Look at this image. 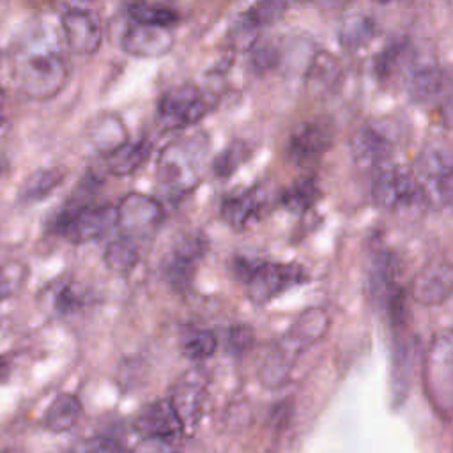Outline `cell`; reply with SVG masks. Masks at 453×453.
Instances as JSON below:
<instances>
[{
    "instance_id": "obj_1",
    "label": "cell",
    "mask_w": 453,
    "mask_h": 453,
    "mask_svg": "<svg viewBox=\"0 0 453 453\" xmlns=\"http://www.w3.org/2000/svg\"><path fill=\"white\" fill-rule=\"evenodd\" d=\"M329 327V317L324 310L311 308L304 311L278 342V345L265 357L260 375L264 384L274 388L285 384L294 361L317 340L324 336Z\"/></svg>"
},
{
    "instance_id": "obj_2",
    "label": "cell",
    "mask_w": 453,
    "mask_h": 453,
    "mask_svg": "<svg viewBox=\"0 0 453 453\" xmlns=\"http://www.w3.org/2000/svg\"><path fill=\"white\" fill-rule=\"evenodd\" d=\"M207 142L202 134L168 143L157 161V182L168 196L189 193L202 177Z\"/></svg>"
},
{
    "instance_id": "obj_3",
    "label": "cell",
    "mask_w": 453,
    "mask_h": 453,
    "mask_svg": "<svg viewBox=\"0 0 453 453\" xmlns=\"http://www.w3.org/2000/svg\"><path fill=\"white\" fill-rule=\"evenodd\" d=\"M69 76L67 64L57 50H35L14 60L12 81L21 96L35 101L55 97Z\"/></svg>"
},
{
    "instance_id": "obj_4",
    "label": "cell",
    "mask_w": 453,
    "mask_h": 453,
    "mask_svg": "<svg viewBox=\"0 0 453 453\" xmlns=\"http://www.w3.org/2000/svg\"><path fill=\"white\" fill-rule=\"evenodd\" d=\"M234 274L244 283L251 303L262 306L308 280L304 267L297 264L265 262L251 258H235L232 264Z\"/></svg>"
},
{
    "instance_id": "obj_5",
    "label": "cell",
    "mask_w": 453,
    "mask_h": 453,
    "mask_svg": "<svg viewBox=\"0 0 453 453\" xmlns=\"http://www.w3.org/2000/svg\"><path fill=\"white\" fill-rule=\"evenodd\" d=\"M50 226L67 242H90L117 226V207L111 203L69 202L55 214Z\"/></svg>"
},
{
    "instance_id": "obj_6",
    "label": "cell",
    "mask_w": 453,
    "mask_h": 453,
    "mask_svg": "<svg viewBox=\"0 0 453 453\" xmlns=\"http://www.w3.org/2000/svg\"><path fill=\"white\" fill-rule=\"evenodd\" d=\"M425 203L444 205L453 198V149L444 140L428 142L412 170Z\"/></svg>"
},
{
    "instance_id": "obj_7",
    "label": "cell",
    "mask_w": 453,
    "mask_h": 453,
    "mask_svg": "<svg viewBox=\"0 0 453 453\" xmlns=\"http://www.w3.org/2000/svg\"><path fill=\"white\" fill-rule=\"evenodd\" d=\"M425 388L434 407L453 416V329L437 333L425 359Z\"/></svg>"
},
{
    "instance_id": "obj_8",
    "label": "cell",
    "mask_w": 453,
    "mask_h": 453,
    "mask_svg": "<svg viewBox=\"0 0 453 453\" xmlns=\"http://www.w3.org/2000/svg\"><path fill=\"white\" fill-rule=\"evenodd\" d=\"M211 108V101L196 85H177L157 103V122L165 129H182L196 124Z\"/></svg>"
},
{
    "instance_id": "obj_9",
    "label": "cell",
    "mask_w": 453,
    "mask_h": 453,
    "mask_svg": "<svg viewBox=\"0 0 453 453\" xmlns=\"http://www.w3.org/2000/svg\"><path fill=\"white\" fill-rule=\"evenodd\" d=\"M373 202L386 211H400L416 203H425L419 184L412 173L398 165H386L373 175Z\"/></svg>"
},
{
    "instance_id": "obj_10",
    "label": "cell",
    "mask_w": 453,
    "mask_h": 453,
    "mask_svg": "<svg viewBox=\"0 0 453 453\" xmlns=\"http://www.w3.org/2000/svg\"><path fill=\"white\" fill-rule=\"evenodd\" d=\"M115 207L120 235L134 242L154 235L165 219L161 202L143 193H129Z\"/></svg>"
},
{
    "instance_id": "obj_11",
    "label": "cell",
    "mask_w": 453,
    "mask_h": 453,
    "mask_svg": "<svg viewBox=\"0 0 453 453\" xmlns=\"http://www.w3.org/2000/svg\"><path fill=\"white\" fill-rule=\"evenodd\" d=\"M453 294V264L442 258L425 264L411 283V296L423 306L442 304Z\"/></svg>"
},
{
    "instance_id": "obj_12",
    "label": "cell",
    "mask_w": 453,
    "mask_h": 453,
    "mask_svg": "<svg viewBox=\"0 0 453 453\" xmlns=\"http://www.w3.org/2000/svg\"><path fill=\"white\" fill-rule=\"evenodd\" d=\"M333 145V131L322 120L301 124L288 138L287 156L292 163L306 166L317 163Z\"/></svg>"
},
{
    "instance_id": "obj_13",
    "label": "cell",
    "mask_w": 453,
    "mask_h": 453,
    "mask_svg": "<svg viewBox=\"0 0 453 453\" xmlns=\"http://www.w3.org/2000/svg\"><path fill=\"white\" fill-rule=\"evenodd\" d=\"M168 402L180 421L182 432L193 430L202 418L205 403V379L198 372H188L173 384Z\"/></svg>"
},
{
    "instance_id": "obj_14",
    "label": "cell",
    "mask_w": 453,
    "mask_h": 453,
    "mask_svg": "<svg viewBox=\"0 0 453 453\" xmlns=\"http://www.w3.org/2000/svg\"><path fill=\"white\" fill-rule=\"evenodd\" d=\"M349 149L356 165L363 170H380L389 165L393 154L391 140L373 126L357 127L349 142Z\"/></svg>"
},
{
    "instance_id": "obj_15",
    "label": "cell",
    "mask_w": 453,
    "mask_h": 453,
    "mask_svg": "<svg viewBox=\"0 0 453 453\" xmlns=\"http://www.w3.org/2000/svg\"><path fill=\"white\" fill-rule=\"evenodd\" d=\"M62 32L69 48L78 55H94L103 41L97 18L85 9H67L60 18Z\"/></svg>"
},
{
    "instance_id": "obj_16",
    "label": "cell",
    "mask_w": 453,
    "mask_h": 453,
    "mask_svg": "<svg viewBox=\"0 0 453 453\" xmlns=\"http://www.w3.org/2000/svg\"><path fill=\"white\" fill-rule=\"evenodd\" d=\"M133 428L142 439H177L182 434L180 421L168 398L142 407L133 419Z\"/></svg>"
},
{
    "instance_id": "obj_17",
    "label": "cell",
    "mask_w": 453,
    "mask_h": 453,
    "mask_svg": "<svg viewBox=\"0 0 453 453\" xmlns=\"http://www.w3.org/2000/svg\"><path fill=\"white\" fill-rule=\"evenodd\" d=\"M203 253H205V241L202 237L188 235L180 239L175 244L173 251L170 253L163 267L166 281L179 290L186 288L193 281L196 265L203 257Z\"/></svg>"
},
{
    "instance_id": "obj_18",
    "label": "cell",
    "mask_w": 453,
    "mask_h": 453,
    "mask_svg": "<svg viewBox=\"0 0 453 453\" xmlns=\"http://www.w3.org/2000/svg\"><path fill=\"white\" fill-rule=\"evenodd\" d=\"M285 7L287 4H280V2H260L246 9L244 12H241L228 32L234 48L237 50L251 48L258 37L260 28L278 19L285 11Z\"/></svg>"
},
{
    "instance_id": "obj_19",
    "label": "cell",
    "mask_w": 453,
    "mask_h": 453,
    "mask_svg": "<svg viewBox=\"0 0 453 453\" xmlns=\"http://www.w3.org/2000/svg\"><path fill=\"white\" fill-rule=\"evenodd\" d=\"M41 301L50 313L65 319L83 311L92 301V296L85 287L71 280H58L41 292Z\"/></svg>"
},
{
    "instance_id": "obj_20",
    "label": "cell",
    "mask_w": 453,
    "mask_h": 453,
    "mask_svg": "<svg viewBox=\"0 0 453 453\" xmlns=\"http://www.w3.org/2000/svg\"><path fill=\"white\" fill-rule=\"evenodd\" d=\"M265 202H267V189L262 184H258L250 189H244L242 193L225 198L221 203L219 214L223 221H226L232 228L241 230V228H246L251 221H255L260 216Z\"/></svg>"
},
{
    "instance_id": "obj_21",
    "label": "cell",
    "mask_w": 453,
    "mask_h": 453,
    "mask_svg": "<svg viewBox=\"0 0 453 453\" xmlns=\"http://www.w3.org/2000/svg\"><path fill=\"white\" fill-rule=\"evenodd\" d=\"M173 44L172 28L133 23L122 37L124 51L136 57H161Z\"/></svg>"
},
{
    "instance_id": "obj_22",
    "label": "cell",
    "mask_w": 453,
    "mask_h": 453,
    "mask_svg": "<svg viewBox=\"0 0 453 453\" xmlns=\"http://www.w3.org/2000/svg\"><path fill=\"white\" fill-rule=\"evenodd\" d=\"M444 71L434 62H421L409 71V90L416 101H432L444 88Z\"/></svg>"
},
{
    "instance_id": "obj_23",
    "label": "cell",
    "mask_w": 453,
    "mask_h": 453,
    "mask_svg": "<svg viewBox=\"0 0 453 453\" xmlns=\"http://www.w3.org/2000/svg\"><path fill=\"white\" fill-rule=\"evenodd\" d=\"M81 416V402L73 393L57 395L44 412V426L50 432L62 434L71 430Z\"/></svg>"
},
{
    "instance_id": "obj_24",
    "label": "cell",
    "mask_w": 453,
    "mask_h": 453,
    "mask_svg": "<svg viewBox=\"0 0 453 453\" xmlns=\"http://www.w3.org/2000/svg\"><path fill=\"white\" fill-rule=\"evenodd\" d=\"M150 143L142 138L138 142H127L122 147L106 154V168L113 175H131L134 173L149 157Z\"/></svg>"
},
{
    "instance_id": "obj_25",
    "label": "cell",
    "mask_w": 453,
    "mask_h": 453,
    "mask_svg": "<svg viewBox=\"0 0 453 453\" xmlns=\"http://www.w3.org/2000/svg\"><path fill=\"white\" fill-rule=\"evenodd\" d=\"M65 179V170L53 166V168H41L28 175L19 188V200L27 203L41 202L50 193H53Z\"/></svg>"
},
{
    "instance_id": "obj_26",
    "label": "cell",
    "mask_w": 453,
    "mask_h": 453,
    "mask_svg": "<svg viewBox=\"0 0 453 453\" xmlns=\"http://www.w3.org/2000/svg\"><path fill=\"white\" fill-rule=\"evenodd\" d=\"M103 262L104 265L120 276H127L136 264L140 262V250H138V242L127 239V237H119L115 241H111L104 253H103Z\"/></svg>"
},
{
    "instance_id": "obj_27",
    "label": "cell",
    "mask_w": 453,
    "mask_h": 453,
    "mask_svg": "<svg viewBox=\"0 0 453 453\" xmlns=\"http://www.w3.org/2000/svg\"><path fill=\"white\" fill-rule=\"evenodd\" d=\"M320 198L319 180L313 175L297 179L283 195L281 203L294 214H303L310 211Z\"/></svg>"
},
{
    "instance_id": "obj_28",
    "label": "cell",
    "mask_w": 453,
    "mask_h": 453,
    "mask_svg": "<svg viewBox=\"0 0 453 453\" xmlns=\"http://www.w3.org/2000/svg\"><path fill=\"white\" fill-rule=\"evenodd\" d=\"M218 338L212 331L203 327H186L180 334V350L188 359L202 361L214 354Z\"/></svg>"
},
{
    "instance_id": "obj_29",
    "label": "cell",
    "mask_w": 453,
    "mask_h": 453,
    "mask_svg": "<svg viewBox=\"0 0 453 453\" xmlns=\"http://www.w3.org/2000/svg\"><path fill=\"white\" fill-rule=\"evenodd\" d=\"M375 35V21L366 14H354L345 18L340 28V41L343 48L356 50L366 44Z\"/></svg>"
},
{
    "instance_id": "obj_30",
    "label": "cell",
    "mask_w": 453,
    "mask_h": 453,
    "mask_svg": "<svg viewBox=\"0 0 453 453\" xmlns=\"http://www.w3.org/2000/svg\"><path fill=\"white\" fill-rule=\"evenodd\" d=\"M92 138L96 147L106 154L127 143V134L124 131L122 122L117 117H101L97 119V126L92 129Z\"/></svg>"
},
{
    "instance_id": "obj_31",
    "label": "cell",
    "mask_w": 453,
    "mask_h": 453,
    "mask_svg": "<svg viewBox=\"0 0 453 453\" xmlns=\"http://www.w3.org/2000/svg\"><path fill=\"white\" fill-rule=\"evenodd\" d=\"M129 16L133 23L163 28H172L179 21L177 11L159 4H133L129 5Z\"/></svg>"
},
{
    "instance_id": "obj_32",
    "label": "cell",
    "mask_w": 453,
    "mask_h": 453,
    "mask_svg": "<svg viewBox=\"0 0 453 453\" xmlns=\"http://www.w3.org/2000/svg\"><path fill=\"white\" fill-rule=\"evenodd\" d=\"M340 64L329 53H320L315 57L310 71H308V87L319 92L331 90V87L338 81Z\"/></svg>"
},
{
    "instance_id": "obj_33",
    "label": "cell",
    "mask_w": 453,
    "mask_h": 453,
    "mask_svg": "<svg viewBox=\"0 0 453 453\" xmlns=\"http://www.w3.org/2000/svg\"><path fill=\"white\" fill-rule=\"evenodd\" d=\"M250 149L244 142H234L230 143L221 154H218V157L214 159V172L219 177L230 175L232 172H235V168L248 157Z\"/></svg>"
},
{
    "instance_id": "obj_34",
    "label": "cell",
    "mask_w": 453,
    "mask_h": 453,
    "mask_svg": "<svg viewBox=\"0 0 453 453\" xmlns=\"http://www.w3.org/2000/svg\"><path fill=\"white\" fill-rule=\"evenodd\" d=\"M64 453H127V451L119 441L104 435H96L71 446Z\"/></svg>"
},
{
    "instance_id": "obj_35",
    "label": "cell",
    "mask_w": 453,
    "mask_h": 453,
    "mask_svg": "<svg viewBox=\"0 0 453 453\" xmlns=\"http://www.w3.org/2000/svg\"><path fill=\"white\" fill-rule=\"evenodd\" d=\"M253 342V331L246 326H235L228 331L226 347L230 352H242Z\"/></svg>"
},
{
    "instance_id": "obj_36",
    "label": "cell",
    "mask_w": 453,
    "mask_h": 453,
    "mask_svg": "<svg viewBox=\"0 0 453 453\" xmlns=\"http://www.w3.org/2000/svg\"><path fill=\"white\" fill-rule=\"evenodd\" d=\"M177 439H142L138 453H175Z\"/></svg>"
},
{
    "instance_id": "obj_37",
    "label": "cell",
    "mask_w": 453,
    "mask_h": 453,
    "mask_svg": "<svg viewBox=\"0 0 453 453\" xmlns=\"http://www.w3.org/2000/svg\"><path fill=\"white\" fill-rule=\"evenodd\" d=\"M4 122V92L0 90V124Z\"/></svg>"
},
{
    "instance_id": "obj_38",
    "label": "cell",
    "mask_w": 453,
    "mask_h": 453,
    "mask_svg": "<svg viewBox=\"0 0 453 453\" xmlns=\"http://www.w3.org/2000/svg\"><path fill=\"white\" fill-rule=\"evenodd\" d=\"M0 453H23V451H19V449H14V448H5V449H2Z\"/></svg>"
},
{
    "instance_id": "obj_39",
    "label": "cell",
    "mask_w": 453,
    "mask_h": 453,
    "mask_svg": "<svg viewBox=\"0 0 453 453\" xmlns=\"http://www.w3.org/2000/svg\"><path fill=\"white\" fill-rule=\"evenodd\" d=\"M4 170H5V163H4V157L0 156V177H2V173H4Z\"/></svg>"
}]
</instances>
